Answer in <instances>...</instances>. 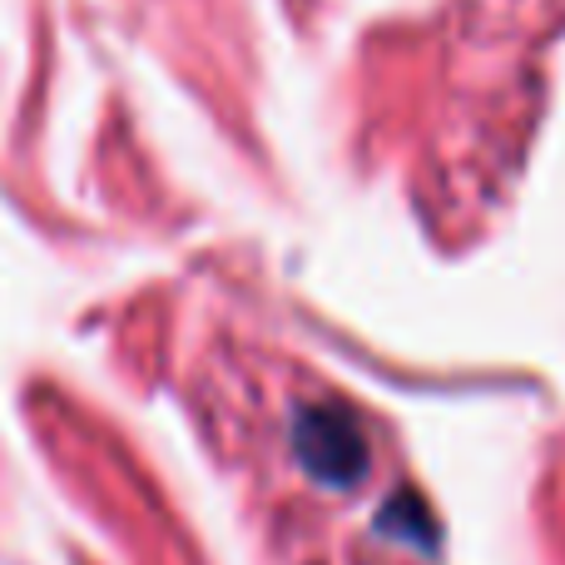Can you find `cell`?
I'll list each match as a JSON object with an SVG mask.
<instances>
[{"mask_svg": "<svg viewBox=\"0 0 565 565\" xmlns=\"http://www.w3.org/2000/svg\"><path fill=\"white\" fill-rule=\"evenodd\" d=\"M302 461H308L318 477H332V481H342V477H352V471L362 467V441H358V431L348 427L342 417H312V422H302Z\"/></svg>", "mask_w": 565, "mask_h": 565, "instance_id": "6da1fadb", "label": "cell"}]
</instances>
